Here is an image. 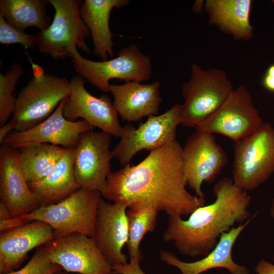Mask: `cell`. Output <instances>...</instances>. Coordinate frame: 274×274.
Here are the masks:
<instances>
[{
    "label": "cell",
    "instance_id": "1",
    "mask_svg": "<svg viewBox=\"0 0 274 274\" xmlns=\"http://www.w3.org/2000/svg\"><path fill=\"white\" fill-rule=\"evenodd\" d=\"M182 159V147L176 140L150 151L135 165H126L108 177L101 196L125 204L129 210L152 208L168 215H190L204 206V198L190 193Z\"/></svg>",
    "mask_w": 274,
    "mask_h": 274
},
{
    "label": "cell",
    "instance_id": "2",
    "mask_svg": "<svg viewBox=\"0 0 274 274\" xmlns=\"http://www.w3.org/2000/svg\"><path fill=\"white\" fill-rule=\"evenodd\" d=\"M213 192L214 201L197 208L187 220L180 216L168 215L163 239L172 242L183 255L206 256L216 247L223 233L253 216L249 210L251 196L232 179H220L214 185Z\"/></svg>",
    "mask_w": 274,
    "mask_h": 274
},
{
    "label": "cell",
    "instance_id": "3",
    "mask_svg": "<svg viewBox=\"0 0 274 274\" xmlns=\"http://www.w3.org/2000/svg\"><path fill=\"white\" fill-rule=\"evenodd\" d=\"M32 77L16 97L13 119L15 130L29 129L48 118L70 93V81L46 73L40 65L29 60Z\"/></svg>",
    "mask_w": 274,
    "mask_h": 274
},
{
    "label": "cell",
    "instance_id": "4",
    "mask_svg": "<svg viewBox=\"0 0 274 274\" xmlns=\"http://www.w3.org/2000/svg\"><path fill=\"white\" fill-rule=\"evenodd\" d=\"M49 1L54 14L49 26L36 34L39 51L55 60L71 58L78 48L89 53L86 39L90 32L81 15L83 1Z\"/></svg>",
    "mask_w": 274,
    "mask_h": 274
},
{
    "label": "cell",
    "instance_id": "5",
    "mask_svg": "<svg viewBox=\"0 0 274 274\" xmlns=\"http://www.w3.org/2000/svg\"><path fill=\"white\" fill-rule=\"evenodd\" d=\"M233 90L232 83L223 70H204L193 63L190 78L182 87L184 101L181 105V124L195 127L214 113Z\"/></svg>",
    "mask_w": 274,
    "mask_h": 274
},
{
    "label": "cell",
    "instance_id": "6",
    "mask_svg": "<svg viewBox=\"0 0 274 274\" xmlns=\"http://www.w3.org/2000/svg\"><path fill=\"white\" fill-rule=\"evenodd\" d=\"M101 197L97 191L81 188L57 203L40 206L21 216L29 222L38 220L48 224L55 238L76 233L92 237Z\"/></svg>",
    "mask_w": 274,
    "mask_h": 274
},
{
    "label": "cell",
    "instance_id": "7",
    "mask_svg": "<svg viewBox=\"0 0 274 274\" xmlns=\"http://www.w3.org/2000/svg\"><path fill=\"white\" fill-rule=\"evenodd\" d=\"M274 173V127L264 123L234 143L232 180L243 190H253Z\"/></svg>",
    "mask_w": 274,
    "mask_h": 274
},
{
    "label": "cell",
    "instance_id": "8",
    "mask_svg": "<svg viewBox=\"0 0 274 274\" xmlns=\"http://www.w3.org/2000/svg\"><path fill=\"white\" fill-rule=\"evenodd\" d=\"M71 58L77 75L105 93L110 92L111 80L142 82L149 79L152 74L150 57L134 44L121 49L116 57L105 61L89 60L79 52Z\"/></svg>",
    "mask_w": 274,
    "mask_h": 274
},
{
    "label": "cell",
    "instance_id": "9",
    "mask_svg": "<svg viewBox=\"0 0 274 274\" xmlns=\"http://www.w3.org/2000/svg\"><path fill=\"white\" fill-rule=\"evenodd\" d=\"M181 123V105L176 104L161 115L148 117L138 128L125 125L120 142L112 150L113 157L126 166L139 151H151L176 140L177 127Z\"/></svg>",
    "mask_w": 274,
    "mask_h": 274
},
{
    "label": "cell",
    "instance_id": "10",
    "mask_svg": "<svg viewBox=\"0 0 274 274\" xmlns=\"http://www.w3.org/2000/svg\"><path fill=\"white\" fill-rule=\"evenodd\" d=\"M263 123L249 91L242 85L233 89L214 113L194 128L196 131L222 134L235 143L250 135Z\"/></svg>",
    "mask_w": 274,
    "mask_h": 274
},
{
    "label": "cell",
    "instance_id": "11",
    "mask_svg": "<svg viewBox=\"0 0 274 274\" xmlns=\"http://www.w3.org/2000/svg\"><path fill=\"white\" fill-rule=\"evenodd\" d=\"M112 135L93 130L82 133L74 147L73 169L75 181L80 188L103 193L108 177L112 172L110 149Z\"/></svg>",
    "mask_w": 274,
    "mask_h": 274
},
{
    "label": "cell",
    "instance_id": "12",
    "mask_svg": "<svg viewBox=\"0 0 274 274\" xmlns=\"http://www.w3.org/2000/svg\"><path fill=\"white\" fill-rule=\"evenodd\" d=\"M49 260L62 270L77 274H112V265L91 237L72 233L45 244Z\"/></svg>",
    "mask_w": 274,
    "mask_h": 274
},
{
    "label": "cell",
    "instance_id": "13",
    "mask_svg": "<svg viewBox=\"0 0 274 274\" xmlns=\"http://www.w3.org/2000/svg\"><path fill=\"white\" fill-rule=\"evenodd\" d=\"M182 159L187 185L201 198H204L202 183H213L228 162L213 134L196 130L182 147Z\"/></svg>",
    "mask_w": 274,
    "mask_h": 274
},
{
    "label": "cell",
    "instance_id": "14",
    "mask_svg": "<svg viewBox=\"0 0 274 274\" xmlns=\"http://www.w3.org/2000/svg\"><path fill=\"white\" fill-rule=\"evenodd\" d=\"M86 82L77 74L70 80V93L63 108L64 117L71 121L81 118L93 127L120 138L122 127L111 99L107 95L96 97L91 94L85 87Z\"/></svg>",
    "mask_w": 274,
    "mask_h": 274
},
{
    "label": "cell",
    "instance_id": "15",
    "mask_svg": "<svg viewBox=\"0 0 274 274\" xmlns=\"http://www.w3.org/2000/svg\"><path fill=\"white\" fill-rule=\"evenodd\" d=\"M66 99L44 121L24 131H11L1 145L15 149L35 144H50L65 148L75 147L80 135L93 130V127L83 120L71 121L64 117L63 108Z\"/></svg>",
    "mask_w": 274,
    "mask_h": 274
},
{
    "label": "cell",
    "instance_id": "16",
    "mask_svg": "<svg viewBox=\"0 0 274 274\" xmlns=\"http://www.w3.org/2000/svg\"><path fill=\"white\" fill-rule=\"evenodd\" d=\"M127 206L111 202L101 196L99 201L93 234L96 245L113 266L127 263L122 248L128 239Z\"/></svg>",
    "mask_w": 274,
    "mask_h": 274
},
{
    "label": "cell",
    "instance_id": "17",
    "mask_svg": "<svg viewBox=\"0 0 274 274\" xmlns=\"http://www.w3.org/2000/svg\"><path fill=\"white\" fill-rule=\"evenodd\" d=\"M55 238L52 228L38 220L1 232L0 274L15 270L29 251Z\"/></svg>",
    "mask_w": 274,
    "mask_h": 274
},
{
    "label": "cell",
    "instance_id": "18",
    "mask_svg": "<svg viewBox=\"0 0 274 274\" xmlns=\"http://www.w3.org/2000/svg\"><path fill=\"white\" fill-rule=\"evenodd\" d=\"M0 197L12 217L29 213L40 207L22 173L19 151L4 145L0 149Z\"/></svg>",
    "mask_w": 274,
    "mask_h": 274
},
{
    "label": "cell",
    "instance_id": "19",
    "mask_svg": "<svg viewBox=\"0 0 274 274\" xmlns=\"http://www.w3.org/2000/svg\"><path fill=\"white\" fill-rule=\"evenodd\" d=\"M256 215V213L253 214L244 223L223 233L216 247L200 260L191 262H184L180 260L173 253L167 251H160V259L166 264L177 268L181 274H201L217 268H225L230 274H249L248 267L234 261L232 252L237 238Z\"/></svg>",
    "mask_w": 274,
    "mask_h": 274
},
{
    "label": "cell",
    "instance_id": "20",
    "mask_svg": "<svg viewBox=\"0 0 274 274\" xmlns=\"http://www.w3.org/2000/svg\"><path fill=\"white\" fill-rule=\"evenodd\" d=\"M161 83L149 84L136 81L123 84H111L113 106L123 120L136 122L145 117L156 115L162 99L160 95Z\"/></svg>",
    "mask_w": 274,
    "mask_h": 274
},
{
    "label": "cell",
    "instance_id": "21",
    "mask_svg": "<svg viewBox=\"0 0 274 274\" xmlns=\"http://www.w3.org/2000/svg\"><path fill=\"white\" fill-rule=\"evenodd\" d=\"M129 0H85L81 8L82 18L88 28L93 44L94 55L105 61L114 57L115 36L110 28L109 20L114 9L127 6Z\"/></svg>",
    "mask_w": 274,
    "mask_h": 274
},
{
    "label": "cell",
    "instance_id": "22",
    "mask_svg": "<svg viewBox=\"0 0 274 274\" xmlns=\"http://www.w3.org/2000/svg\"><path fill=\"white\" fill-rule=\"evenodd\" d=\"M252 3L251 0H207L204 8L211 24L234 39L246 41L253 35L250 20Z\"/></svg>",
    "mask_w": 274,
    "mask_h": 274
},
{
    "label": "cell",
    "instance_id": "23",
    "mask_svg": "<svg viewBox=\"0 0 274 274\" xmlns=\"http://www.w3.org/2000/svg\"><path fill=\"white\" fill-rule=\"evenodd\" d=\"M74 147L66 148L61 158L44 179L28 184L40 206L57 203L81 188L74 177Z\"/></svg>",
    "mask_w": 274,
    "mask_h": 274
},
{
    "label": "cell",
    "instance_id": "24",
    "mask_svg": "<svg viewBox=\"0 0 274 274\" xmlns=\"http://www.w3.org/2000/svg\"><path fill=\"white\" fill-rule=\"evenodd\" d=\"M18 149L21 170L29 184L44 179L61 158L66 148L50 144H35Z\"/></svg>",
    "mask_w": 274,
    "mask_h": 274
},
{
    "label": "cell",
    "instance_id": "25",
    "mask_svg": "<svg viewBox=\"0 0 274 274\" xmlns=\"http://www.w3.org/2000/svg\"><path fill=\"white\" fill-rule=\"evenodd\" d=\"M49 4V0H1L0 15L21 31L30 27L43 30L52 20L47 13Z\"/></svg>",
    "mask_w": 274,
    "mask_h": 274
},
{
    "label": "cell",
    "instance_id": "26",
    "mask_svg": "<svg viewBox=\"0 0 274 274\" xmlns=\"http://www.w3.org/2000/svg\"><path fill=\"white\" fill-rule=\"evenodd\" d=\"M128 225L127 247L130 257L137 255L141 250L140 243L145 235L154 231L157 222L158 211L152 208L126 211Z\"/></svg>",
    "mask_w": 274,
    "mask_h": 274
},
{
    "label": "cell",
    "instance_id": "27",
    "mask_svg": "<svg viewBox=\"0 0 274 274\" xmlns=\"http://www.w3.org/2000/svg\"><path fill=\"white\" fill-rule=\"evenodd\" d=\"M23 66L14 62L5 74H0V125L6 124L13 113L16 97L15 91L18 81L23 75Z\"/></svg>",
    "mask_w": 274,
    "mask_h": 274
},
{
    "label": "cell",
    "instance_id": "28",
    "mask_svg": "<svg viewBox=\"0 0 274 274\" xmlns=\"http://www.w3.org/2000/svg\"><path fill=\"white\" fill-rule=\"evenodd\" d=\"M62 270L60 266L49 260L43 247H40L22 268L6 274H55Z\"/></svg>",
    "mask_w": 274,
    "mask_h": 274
},
{
    "label": "cell",
    "instance_id": "29",
    "mask_svg": "<svg viewBox=\"0 0 274 274\" xmlns=\"http://www.w3.org/2000/svg\"><path fill=\"white\" fill-rule=\"evenodd\" d=\"M36 35L27 34L9 24L0 15V43L2 44H20L26 49L37 47Z\"/></svg>",
    "mask_w": 274,
    "mask_h": 274
},
{
    "label": "cell",
    "instance_id": "30",
    "mask_svg": "<svg viewBox=\"0 0 274 274\" xmlns=\"http://www.w3.org/2000/svg\"><path fill=\"white\" fill-rule=\"evenodd\" d=\"M143 258L141 251L135 256L130 257L129 263L112 266V274H146L142 269L140 262Z\"/></svg>",
    "mask_w": 274,
    "mask_h": 274
},
{
    "label": "cell",
    "instance_id": "31",
    "mask_svg": "<svg viewBox=\"0 0 274 274\" xmlns=\"http://www.w3.org/2000/svg\"><path fill=\"white\" fill-rule=\"evenodd\" d=\"M29 222L21 216L11 217L5 220H0V231L14 229Z\"/></svg>",
    "mask_w": 274,
    "mask_h": 274
},
{
    "label": "cell",
    "instance_id": "32",
    "mask_svg": "<svg viewBox=\"0 0 274 274\" xmlns=\"http://www.w3.org/2000/svg\"><path fill=\"white\" fill-rule=\"evenodd\" d=\"M254 270L256 274H274V264L261 259L255 267Z\"/></svg>",
    "mask_w": 274,
    "mask_h": 274
},
{
    "label": "cell",
    "instance_id": "33",
    "mask_svg": "<svg viewBox=\"0 0 274 274\" xmlns=\"http://www.w3.org/2000/svg\"><path fill=\"white\" fill-rule=\"evenodd\" d=\"M262 84L265 88L274 93V64L268 68Z\"/></svg>",
    "mask_w": 274,
    "mask_h": 274
},
{
    "label": "cell",
    "instance_id": "34",
    "mask_svg": "<svg viewBox=\"0 0 274 274\" xmlns=\"http://www.w3.org/2000/svg\"><path fill=\"white\" fill-rule=\"evenodd\" d=\"M16 127V122L12 118L9 122L1 126L0 128V143L13 129L15 130Z\"/></svg>",
    "mask_w": 274,
    "mask_h": 274
},
{
    "label": "cell",
    "instance_id": "35",
    "mask_svg": "<svg viewBox=\"0 0 274 274\" xmlns=\"http://www.w3.org/2000/svg\"><path fill=\"white\" fill-rule=\"evenodd\" d=\"M12 217L6 204L2 200L0 201V220H5Z\"/></svg>",
    "mask_w": 274,
    "mask_h": 274
},
{
    "label": "cell",
    "instance_id": "36",
    "mask_svg": "<svg viewBox=\"0 0 274 274\" xmlns=\"http://www.w3.org/2000/svg\"><path fill=\"white\" fill-rule=\"evenodd\" d=\"M203 3V1H196L194 5L193 6V10L195 12H197L201 11V10H202V7H204V6H202Z\"/></svg>",
    "mask_w": 274,
    "mask_h": 274
},
{
    "label": "cell",
    "instance_id": "37",
    "mask_svg": "<svg viewBox=\"0 0 274 274\" xmlns=\"http://www.w3.org/2000/svg\"><path fill=\"white\" fill-rule=\"evenodd\" d=\"M270 213L271 217L274 219V197L272 200V202L270 208ZM273 261L274 262V255L273 257Z\"/></svg>",
    "mask_w": 274,
    "mask_h": 274
},
{
    "label": "cell",
    "instance_id": "38",
    "mask_svg": "<svg viewBox=\"0 0 274 274\" xmlns=\"http://www.w3.org/2000/svg\"><path fill=\"white\" fill-rule=\"evenodd\" d=\"M55 274H71L69 272H66V271H59ZM75 274H77V273H75Z\"/></svg>",
    "mask_w": 274,
    "mask_h": 274
},
{
    "label": "cell",
    "instance_id": "39",
    "mask_svg": "<svg viewBox=\"0 0 274 274\" xmlns=\"http://www.w3.org/2000/svg\"><path fill=\"white\" fill-rule=\"evenodd\" d=\"M272 3L274 4V0L272 1Z\"/></svg>",
    "mask_w": 274,
    "mask_h": 274
},
{
    "label": "cell",
    "instance_id": "40",
    "mask_svg": "<svg viewBox=\"0 0 274 274\" xmlns=\"http://www.w3.org/2000/svg\"><path fill=\"white\" fill-rule=\"evenodd\" d=\"M221 274H226V273H222Z\"/></svg>",
    "mask_w": 274,
    "mask_h": 274
}]
</instances>
